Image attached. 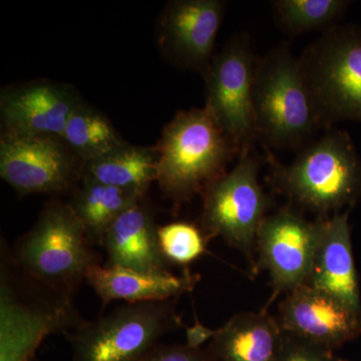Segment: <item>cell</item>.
I'll return each instance as SVG.
<instances>
[{
    "label": "cell",
    "mask_w": 361,
    "mask_h": 361,
    "mask_svg": "<svg viewBox=\"0 0 361 361\" xmlns=\"http://www.w3.org/2000/svg\"><path fill=\"white\" fill-rule=\"evenodd\" d=\"M264 149L273 184L301 208L327 217L361 200V160L345 130H325L288 165Z\"/></svg>",
    "instance_id": "cell-1"
},
{
    "label": "cell",
    "mask_w": 361,
    "mask_h": 361,
    "mask_svg": "<svg viewBox=\"0 0 361 361\" xmlns=\"http://www.w3.org/2000/svg\"><path fill=\"white\" fill-rule=\"evenodd\" d=\"M157 183L176 205L203 195L240 151L205 106L180 111L164 128Z\"/></svg>",
    "instance_id": "cell-2"
},
{
    "label": "cell",
    "mask_w": 361,
    "mask_h": 361,
    "mask_svg": "<svg viewBox=\"0 0 361 361\" xmlns=\"http://www.w3.org/2000/svg\"><path fill=\"white\" fill-rule=\"evenodd\" d=\"M258 142L266 148L297 149L326 130L304 80L298 58L281 44L258 58L253 84Z\"/></svg>",
    "instance_id": "cell-3"
},
{
    "label": "cell",
    "mask_w": 361,
    "mask_h": 361,
    "mask_svg": "<svg viewBox=\"0 0 361 361\" xmlns=\"http://www.w3.org/2000/svg\"><path fill=\"white\" fill-rule=\"evenodd\" d=\"M92 243L71 204L52 201L11 252L18 264L33 279L73 296L90 267L99 264Z\"/></svg>",
    "instance_id": "cell-4"
},
{
    "label": "cell",
    "mask_w": 361,
    "mask_h": 361,
    "mask_svg": "<svg viewBox=\"0 0 361 361\" xmlns=\"http://www.w3.org/2000/svg\"><path fill=\"white\" fill-rule=\"evenodd\" d=\"M299 65L325 129L361 123V26L334 25L308 45Z\"/></svg>",
    "instance_id": "cell-5"
},
{
    "label": "cell",
    "mask_w": 361,
    "mask_h": 361,
    "mask_svg": "<svg viewBox=\"0 0 361 361\" xmlns=\"http://www.w3.org/2000/svg\"><path fill=\"white\" fill-rule=\"evenodd\" d=\"M174 300L127 303L70 334L73 361H140L180 329Z\"/></svg>",
    "instance_id": "cell-6"
},
{
    "label": "cell",
    "mask_w": 361,
    "mask_h": 361,
    "mask_svg": "<svg viewBox=\"0 0 361 361\" xmlns=\"http://www.w3.org/2000/svg\"><path fill=\"white\" fill-rule=\"evenodd\" d=\"M260 161L254 149L240 153L238 163L202 195L201 229L208 239L222 237L253 262L261 223L271 201L259 182Z\"/></svg>",
    "instance_id": "cell-7"
},
{
    "label": "cell",
    "mask_w": 361,
    "mask_h": 361,
    "mask_svg": "<svg viewBox=\"0 0 361 361\" xmlns=\"http://www.w3.org/2000/svg\"><path fill=\"white\" fill-rule=\"evenodd\" d=\"M257 61L250 37L240 33L214 56L205 71V108L240 153L255 149L258 142L253 108Z\"/></svg>",
    "instance_id": "cell-8"
},
{
    "label": "cell",
    "mask_w": 361,
    "mask_h": 361,
    "mask_svg": "<svg viewBox=\"0 0 361 361\" xmlns=\"http://www.w3.org/2000/svg\"><path fill=\"white\" fill-rule=\"evenodd\" d=\"M61 137L1 132L0 176L21 196L63 193L82 173Z\"/></svg>",
    "instance_id": "cell-9"
},
{
    "label": "cell",
    "mask_w": 361,
    "mask_h": 361,
    "mask_svg": "<svg viewBox=\"0 0 361 361\" xmlns=\"http://www.w3.org/2000/svg\"><path fill=\"white\" fill-rule=\"evenodd\" d=\"M319 236L318 220L310 222L285 207L267 215L258 230V267L269 272L274 294L288 293L307 283Z\"/></svg>",
    "instance_id": "cell-10"
},
{
    "label": "cell",
    "mask_w": 361,
    "mask_h": 361,
    "mask_svg": "<svg viewBox=\"0 0 361 361\" xmlns=\"http://www.w3.org/2000/svg\"><path fill=\"white\" fill-rule=\"evenodd\" d=\"M286 336L331 351L361 334V314L326 292L302 284L286 293L280 305Z\"/></svg>",
    "instance_id": "cell-11"
},
{
    "label": "cell",
    "mask_w": 361,
    "mask_h": 361,
    "mask_svg": "<svg viewBox=\"0 0 361 361\" xmlns=\"http://www.w3.org/2000/svg\"><path fill=\"white\" fill-rule=\"evenodd\" d=\"M75 90L52 82H33L2 92V132L61 137L73 111L82 104Z\"/></svg>",
    "instance_id": "cell-12"
},
{
    "label": "cell",
    "mask_w": 361,
    "mask_h": 361,
    "mask_svg": "<svg viewBox=\"0 0 361 361\" xmlns=\"http://www.w3.org/2000/svg\"><path fill=\"white\" fill-rule=\"evenodd\" d=\"M221 0H177L161 20V44L180 66L205 73L224 20Z\"/></svg>",
    "instance_id": "cell-13"
},
{
    "label": "cell",
    "mask_w": 361,
    "mask_h": 361,
    "mask_svg": "<svg viewBox=\"0 0 361 361\" xmlns=\"http://www.w3.org/2000/svg\"><path fill=\"white\" fill-rule=\"evenodd\" d=\"M345 212L318 217L319 236L307 283L336 297L361 314L360 283Z\"/></svg>",
    "instance_id": "cell-14"
},
{
    "label": "cell",
    "mask_w": 361,
    "mask_h": 361,
    "mask_svg": "<svg viewBox=\"0 0 361 361\" xmlns=\"http://www.w3.org/2000/svg\"><path fill=\"white\" fill-rule=\"evenodd\" d=\"M200 275L189 270L182 275L169 271H142L121 266L96 264L87 271L85 281L94 289L102 302H157L174 300L194 290Z\"/></svg>",
    "instance_id": "cell-15"
},
{
    "label": "cell",
    "mask_w": 361,
    "mask_h": 361,
    "mask_svg": "<svg viewBox=\"0 0 361 361\" xmlns=\"http://www.w3.org/2000/svg\"><path fill=\"white\" fill-rule=\"evenodd\" d=\"M155 213L146 197L125 211L109 228L103 244L108 266L142 271H167L161 253Z\"/></svg>",
    "instance_id": "cell-16"
},
{
    "label": "cell",
    "mask_w": 361,
    "mask_h": 361,
    "mask_svg": "<svg viewBox=\"0 0 361 361\" xmlns=\"http://www.w3.org/2000/svg\"><path fill=\"white\" fill-rule=\"evenodd\" d=\"M285 334L267 310L240 313L217 329L207 355L213 361H280Z\"/></svg>",
    "instance_id": "cell-17"
},
{
    "label": "cell",
    "mask_w": 361,
    "mask_h": 361,
    "mask_svg": "<svg viewBox=\"0 0 361 361\" xmlns=\"http://www.w3.org/2000/svg\"><path fill=\"white\" fill-rule=\"evenodd\" d=\"M82 165L85 180L144 194L158 177L156 148L134 146L128 142Z\"/></svg>",
    "instance_id": "cell-18"
},
{
    "label": "cell",
    "mask_w": 361,
    "mask_h": 361,
    "mask_svg": "<svg viewBox=\"0 0 361 361\" xmlns=\"http://www.w3.org/2000/svg\"><path fill=\"white\" fill-rule=\"evenodd\" d=\"M145 197L146 194L134 190L84 179L71 205L84 224L90 241L103 244L104 235L113 223Z\"/></svg>",
    "instance_id": "cell-19"
},
{
    "label": "cell",
    "mask_w": 361,
    "mask_h": 361,
    "mask_svg": "<svg viewBox=\"0 0 361 361\" xmlns=\"http://www.w3.org/2000/svg\"><path fill=\"white\" fill-rule=\"evenodd\" d=\"M61 139L82 164L96 160L126 142L104 114L84 103L71 116Z\"/></svg>",
    "instance_id": "cell-20"
},
{
    "label": "cell",
    "mask_w": 361,
    "mask_h": 361,
    "mask_svg": "<svg viewBox=\"0 0 361 361\" xmlns=\"http://www.w3.org/2000/svg\"><path fill=\"white\" fill-rule=\"evenodd\" d=\"M273 8L285 32L299 35L336 25L350 1L346 0H276Z\"/></svg>",
    "instance_id": "cell-21"
},
{
    "label": "cell",
    "mask_w": 361,
    "mask_h": 361,
    "mask_svg": "<svg viewBox=\"0 0 361 361\" xmlns=\"http://www.w3.org/2000/svg\"><path fill=\"white\" fill-rule=\"evenodd\" d=\"M158 238L164 257L177 265H189L200 258L209 240L201 228L183 221L160 226Z\"/></svg>",
    "instance_id": "cell-22"
},
{
    "label": "cell",
    "mask_w": 361,
    "mask_h": 361,
    "mask_svg": "<svg viewBox=\"0 0 361 361\" xmlns=\"http://www.w3.org/2000/svg\"><path fill=\"white\" fill-rule=\"evenodd\" d=\"M280 361H339L331 351L299 341L285 334Z\"/></svg>",
    "instance_id": "cell-23"
},
{
    "label": "cell",
    "mask_w": 361,
    "mask_h": 361,
    "mask_svg": "<svg viewBox=\"0 0 361 361\" xmlns=\"http://www.w3.org/2000/svg\"><path fill=\"white\" fill-rule=\"evenodd\" d=\"M206 349L191 348L187 344H158L140 361H208Z\"/></svg>",
    "instance_id": "cell-24"
},
{
    "label": "cell",
    "mask_w": 361,
    "mask_h": 361,
    "mask_svg": "<svg viewBox=\"0 0 361 361\" xmlns=\"http://www.w3.org/2000/svg\"><path fill=\"white\" fill-rule=\"evenodd\" d=\"M217 329L213 330L204 326L198 318L195 317V324L193 326L187 327L186 329V338L187 345L191 348H201V346L208 341L209 339H212L215 336Z\"/></svg>",
    "instance_id": "cell-25"
},
{
    "label": "cell",
    "mask_w": 361,
    "mask_h": 361,
    "mask_svg": "<svg viewBox=\"0 0 361 361\" xmlns=\"http://www.w3.org/2000/svg\"><path fill=\"white\" fill-rule=\"evenodd\" d=\"M339 361H348V360H339Z\"/></svg>",
    "instance_id": "cell-26"
},
{
    "label": "cell",
    "mask_w": 361,
    "mask_h": 361,
    "mask_svg": "<svg viewBox=\"0 0 361 361\" xmlns=\"http://www.w3.org/2000/svg\"><path fill=\"white\" fill-rule=\"evenodd\" d=\"M208 358H209V356H208ZM208 361H213V360H211L210 358H209Z\"/></svg>",
    "instance_id": "cell-27"
}]
</instances>
